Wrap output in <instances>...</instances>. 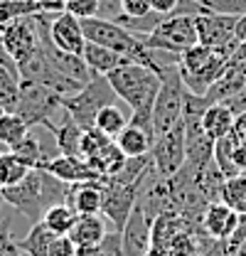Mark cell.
I'll list each match as a JSON object with an SVG mask.
<instances>
[{"label": "cell", "mask_w": 246, "mask_h": 256, "mask_svg": "<svg viewBox=\"0 0 246 256\" xmlns=\"http://www.w3.org/2000/svg\"><path fill=\"white\" fill-rule=\"evenodd\" d=\"M76 212L66 204V202H60V204H52L47 212H44V217H42V222L47 224V229L50 232H54V234H69L72 232V226L76 222Z\"/></svg>", "instance_id": "26"}, {"label": "cell", "mask_w": 246, "mask_h": 256, "mask_svg": "<svg viewBox=\"0 0 246 256\" xmlns=\"http://www.w3.org/2000/svg\"><path fill=\"white\" fill-rule=\"evenodd\" d=\"M98 8H101V0H66L64 12H69V15L79 18V20H86V18L98 15Z\"/></svg>", "instance_id": "34"}, {"label": "cell", "mask_w": 246, "mask_h": 256, "mask_svg": "<svg viewBox=\"0 0 246 256\" xmlns=\"http://www.w3.org/2000/svg\"><path fill=\"white\" fill-rule=\"evenodd\" d=\"M114 138H108L106 133H101L96 126L92 128H84V133H82V158H94L98 150H104L108 143H111Z\"/></svg>", "instance_id": "32"}, {"label": "cell", "mask_w": 246, "mask_h": 256, "mask_svg": "<svg viewBox=\"0 0 246 256\" xmlns=\"http://www.w3.org/2000/svg\"><path fill=\"white\" fill-rule=\"evenodd\" d=\"M40 5L42 12H50V15H60L66 10V0H34Z\"/></svg>", "instance_id": "40"}, {"label": "cell", "mask_w": 246, "mask_h": 256, "mask_svg": "<svg viewBox=\"0 0 246 256\" xmlns=\"http://www.w3.org/2000/svg\"><path fill=\"white\" fill-rule=\"evenodd\" d=\"M222 202H226L234 212L246 214V172H239L234 178H226L222 185Z\"/></svg>", "instance_id": "24"}, {"label": "cell", "mask_w": 246, "mask_h": 256, "mask_svg": "<svg viewBox=\"0 0 246 256\" xmlns=\"http://www.w3.org/2000/svg\"><path fill=\"white\" fill-rule=\"evenodd\" d=\"M126 160H128L126 153L116 146V140H111L104 150H98L94 158H89V165L96 170V175H98L101 180H106V178H114V175L121 172V168L126 165Z\"/></svg>", "instance_id": "20"}, {"label": "cell", "mask_w": 246, "mask_h": 256, "mask_svg": "<svg viewBox=\"0 0 246 256\" xmlns=\"http://www.w3.org/2000/svg\"><path fill=\"white\" fill-rule=\"evenodd\" d=\"M150 160H153L155 172L162 180H170L180 172L184 162H187V148H184V124H175L170 130L160 133L153 140L150 148Z\"/></svg>", "instance_id": "9"}, {"label": "cell", "mask_w": 246, "mask_h": 256, "mask_svg": "<svg viewBox=\"0 0 246 256\" xmlns=\"http://www.w3.org/2000/svg\"><path fill=\"white\" fill-rule=\"evenodd\" d=\"M40 168H44L47 172H52L57 180L66 185H82V182H101V178L96 175L86 158H74V156H57V158H44L40 162Z\"/></svg>", "instance_id": "11"}, {"label": "cell", "mask_w": 246, "mask_h": 256, "mask_svg": "<svg viewBox=\"0 0 246 256\" xmlns=\"http://www.w3.org/2000/svg\"><path fill=\"white\" fill-rule=\"evenodd\" d=\"M108 234V224H106V217L98 212V214H79L76 222L69 232V239L79 246H92V244H98L104 236Z\"/></svg>", "instance_id": "16"}, {"label": "cell", "mask_w": 246, "mask_h": 256, "mask_svg": "<svg viewBox=\"0 0 246 256\" xmlns=\"http://www.w3.org/2000/svg\"><path fill=\"white\" fill-rule=\"evenodd\" d=\"M234 150H232V162H234V168H236V172H246V140L244 138H239L236 133H234Z\"/></svg>", "instance_id": "38"}, {"label": "cell", "mask_w": 246, "mask_h": 256, "mask_svg": "<svg viewBox=\"0 0 246 256\" xmlns=\"http://www.w3.org/2000/svg\"><path fill=\"white\" fill-rule=\"evenodd\" d=\"M114 98H118V96L114 92V86L108 84V79L101 76V74H94L89 84H84L74 96H64L62 104H64L69 118H72L76 126L92 128L96 114H98L104 106L114 104Z\"/></svg>", "instance_id": "5"}, {"label": "cell", "mask_w": 246, "mask_h": 256, "mask_svg": "<svg viewBox=\"0 0 246 256\" xmlns=\"http://www.w3.org/2000/svg\"><path fill=\"white\" fill-rule=\"evenodd\" d=\"M226 66H229V60L224 54H219L216 50L204 47L200 42L184 50L182 54H178V69H180L184 89L197 96L207 94V89L224 74Z\"/></svg>", "instance_id": "3"}, {"label": "cell", "mask_w": 246, "mask_h": 256, "mask_svg": "<svg viewBox=\"0 0 246 256\" xmlns=\"http://www.w3.org/2000/svg\"><path fill=\"white\" fill-rule=\"evenodd\" d=\"M197 256H232L226 242H216V239H207L202 246H200V254Z\"/></svg>", "instance_id": "39"}, {"label": "cell", "mask_w": 246, "mask_h": 256, "mask_svg": "<svg viewBox=\"0 0 246 256\" xmlns=\"http://www.w3.org/2000/svg\"><path fill=\"white\" fill-rule=\"evenodd\" d=\"M50 42L62 50V52H69V54H84V47H86V37L82 30V20L69 15V12H60L52 18V25H50Z\"/></svg>", "instance_id": "12"}, {"label": "cell", "mask_w": 246, "mask_h": 256, "mask_svg": "<svg viewBox=\"0 0 246 256\" xmlns=\"http://www.w3.org/2000/svg\"><path fill=\"white\" fill-rule=\"evenodd\" d=\"M76 256H123V236L121 232H108L98 244L79 246Z\"/></svg>", "instance_id": "30"}, {"label": "cell", "mask_w": 246, "mask_h": 256, "mask_svg": "<svg viewBox=\"0 0 246 256\" xmlns=\"http://www.w3.org/2000/svg\"><path fill=\"white\" fill-rule=\"evenodd\" d=\"M236 20H239V15H229V12H200V15H194L200 44L212 47L219 54H224L226 60H232V54L239 47Z\"/></svg>", "instance_id": "7"}, {"label": "cell", "mask_w": 246, "mask_h": 256, "mask_svg": "<svg viewBox=\"0 0 246 256\" xmlns=\"http://www.w3.org/2000/svg\"><path fill=\"white\" fill-rule=\"evenodd\" d=\"M234 121H236V116L226 104H210L202 114V128L212 140L229 136L234 130Z\"/></svg>", "instance_id": "17"}, {"label": "cell", "mask_w": 246, "mask_h": 256, "mask_svg": "<svg viewBox=\"0 0 246 256\" xmlns=\"http://www.w3.org/2000/svg\"><path fill=\"white\" fill-rule=\"evenodd\" d=\"M232 256H246V239L234 249V252H232Z\"/></svg>", "instance_id": "44"}, {"label": "cell", "mask_w": 246, "mask_h": 256, "mask_svg": "<svg viewBox=\"0 0 246 256\" xmlns=\"http://www.w3.org/2000/svg\"><path fill=\"white\" fill-rule=\"evenodd\" d=\"M94 126L98 128L101 133H106L108 138H116L123 128L128 126V118H126V114H123L116 104H108V106H104V108L96 114Z\"/></svg>", "instance_id": "27"}, {"label": "cell", "mask_w": 246, "mask_h": 256, "mask_svg": "<svg viewBox=\"0 0 246 256\" xmlns=\"http://www.w3.org/2000/svg\"><path fill=\"white\" fill-rule=\"evenodd\" d=\"M66 192H69V185L57 180L52 172H47L44 168H30V172L18 185L2 188L0 194L5 204L15 207L22 217H28L34 224L44 217V212L52 204L66 202Z\"/></svg>", "instance_id": "1"}, {"label": "cell", "mask_w": 246, "mask_h": 256, "mask_svg": "<svg viewBox=\"0 0 246 256\" xmlns=\"http://www.w3.org/2000/svg\"><path fill=\"white\" fill-rule=\"evenodd\" d=\"M226 106L234 111V116H242V114H246V86L239 92V94H234L229 101H226Z\"/></svg>", "instance_id": "42"}, {"label": "cell", "mask_w": 246, "mask_h": 256, "mask_svg": "<svg viewBox=\"0 0 246 256\" xmlns=\"http://www.w3.org/2000/svg\"><path fill=\"white\" fill-rule=\"evenodd\" d=\"M15 158H20L28 168H40V162L44 160V156H42V146H40V140H37V136L34 133H28L22 140H18L12 148H8Z\"/></svg>", "instance_id": "29"}, {"label": "cell", "mask_w": 246, "mask_h": 256, "mask_svg": "<svg viewBox=\"0 0 246 256\" xmlns=\"http://www.w3.org/2000/svg\"><path fill=\"white\" fill-rule=\"evenodd\" d=\"M54 236H60V234L50 232L47 224L40 220V222L32 224V229L28 232V236H22L18 244H20V249H22L28 256H47L50 254L52 242H54Z\"/></svg>", "instance_id": "21"}, {"label": "cell", "mask_w": 246, "mask_h": 256, "mask_svg": "<svg viewBox=\"0 0 246 256\" xmlns=\"http://www.w3.org/2000/svg\"><path fill=\"white\" fill-rule=\"evenodd\" d=\"M82 133H84V128H79L72 118H66V121L54 130L60 156H74V158H82Z\"/></svg>", "instance_id": "23"}, {"label": "cell", "mask_w": 246, "mask_h": 256, "mask_svg": "<svg viewBox=\"0 0 246 256\" xmlns=\"http://www.w3.org/2000/svg\"><path fill=\"white\" fill-rule=\"evenodd\" d=\"M66 204L76 214H98L104 204V188L101 182H82V185H69L66 192Z\"/></svg>", "instance_id": "15"}, {"label": "cell", "mask_w": 246, "mask_h": 256, "mask_svg": "<svg viewBox=\"0 0 246 256\" xmlns=\"http://www.w3.org/2000/svg\"><path fill=\"white\" fill-rule=\"evenodd\" d=\"M153 136L146 133L143 128L133 126L128 121V126L123 128L121 133L116 136V146L126 153V158H140V156H150V148H153Z\"/></svg>", "instance_id": "18"}, {"label": "cell", "mask_w": 246, "mask_h": 256, "mask_svg": "<svg viewBox=\"0 0 246 256\" xmlns=\"http://www.w3.org/2000/svg\"><path fill=\"white\" fill-rule=\"evenodd\" d=\"M106 79L114 86L116 96L123 104H128L130 114L153 116V104L158 89H160V66L143 62H126L116 66Z\"/></svg>", "instance_id": "2"}, {"label": "cell", "mask_w": 246, "mask_h": 256, "mask_svg": "<svg viewBox=\"0 0 246 256\" xmlns=\"http://www.w3.org/2000/svg\"><path fill=\"white\" fill-rule=\"evenodd\" d=\"M0 66H8V69H15V72H18V64L12 62V57L8 54V50H5V44H2V37H0Z\"/></svg>", "instance_id": "43"}, {"label": "cell", "mask_w": 246, "mask_h": 256, "mask_svg": "<svg viewBox=\"0 0 246 256\" xmlns=\"http://www.w3.org/2000/svg\"><path fill=\"white\" fill-rule=\"evenodd\" d=\"M242 220L239 212H234L226 202L216 200V202H210L204 214H202V232L210 236V239H216V242H226L232 236V232L236 229V224Z\"/></svg>", "instance_id": "13"}, {"label": "cell", "mask_w": 246, "mask_h": 256, "mask_svg": "<svg viewBox=\"0 0 246 256\" xmlns=\"http://www.w3.org/2000/svg\"><path fill=\"white\" fill-rule=\"evenodd\" d=\"M28 172H30V168L20 158H15L10 150H2L0 153V190L2 188H10V185H18Z\"/></svg>", "instance_id": "28"}, {"label": "cell", "mask_w": 246, "mask_h": 256, "mask_svg": "<svg viewBox=\"0 0 246 256\" xmlns=\"http://www.w3.org/2000/svg\"><path fill=\"white\" fill-rule=\"evenodd\" d=\"M2 204H5V200H2V194H0V207H2Z\"/></svg>", "instance_id": "45"}, {"label": "cell", "mask_w": 246, "mask_h": 256, "mask_svg": "<svg viewBox=\"0 0 246 256\" xmlns=\"http://www.w3.org/2000/svg\"><path fill=\"white\" fill-rule=\"evenodd\" d=\"M20 84H22V79L15 69L0 66V108L5 114L15 111L18 98H20Z\"/></svg>", "instance_id": "25"}, {"label": "cell", "mask_w": 246, "mask_h": 256, "mask_svg": "<svg viewBox=\"0 0 246 256\" xmlns=\"http://www.w3.org/2000/svg\"><path fill=\"white\" fill-rule=\"evenodd\" d=\"M47 256H76V244L69 239V234L54 236V242H52Z\"/></svg>", "instance_id": "37"}, {"label": "cell", "mask_w": 246, "mask_h": 256, "mask_svg": "<svg viewBox=\"0 0 246 256\" xmlns=\"http://www.w3.org/2000/svg\"><path fill=\"white\" fill-rule=\"evenodd\" d=\"M101 2H111V0H101Z\"/></svg>", "instance_id": "47"}, {"label": "cell", "mask_w": 246, "mask_h": 256, "mask_svg": "<svg viewBox=\"0 0 246 256\" xmlns=\"http://www.w3.org/2000/svg\"><path fill=\"white\" fill-rule=\"evenodd\" d=\"M34 12H42L34 0H0V25L12 22L15 18L34 15Z\"/></svg>", "instance_id": "31"}, {"label": "cell", "mask_w": 246, "mask_h": 256, "mask_svg": "<svg viewBox=\"0 0 246 256\" xmlns=\"http://www.w3.org/2000/svg\"><path fill=\"white\" fill-rule=\"evenodd\" d=\"M0 37H2V44H5L8 54L12 57L15 64L30 60L32 54L42 47L40 12L25 15V18H15L12 22L0 25Z\"/></svg>", "instance_id": "8"}, {"label": "cell", "mask_w": 246, "mask_h": 256, "mask_svg": "<svg viewBox=\"0 0 246 256\" xmlns=\"http://www.w3.org/2000/svg\"><path fill=\"white\" fill-rule=\"evenodd\" d=\"M204 12H229L242 15L246 12V0H194Z\"/></svg>", "instance_id": "33"}, {"label": "cell", "mask_w": 246, "mask_h": 256, "mask_svg": "<svg viewBox=\"0 0 246 256\" xmlns=\"http://www.w3.org/2000/svg\"><path fill=\"white\" fill-rule=\"evenodd\" d=\"M62 98L64 96L52 92L50 86H42V84H34V82H22L15 114L22 116L30 124V128L44 126L47 130L54 133L62 126V121H57V116H69Z\"/></svg>", "instance_id": "4"}, {"label": "cell", "mask_w": 246, "mask_h": 256, "mask_svg": "<svg viewBox=\"0 0 246 256\" xmlns=\"http://www.w3.org/2000/svg\"><path fill=\"white\" fill-rule=\"evenodd\" d=\"M22 254L25 252L20 249V244L12 242V236H10V226L2 224L0 226V256H22Z\"/></svg>", "instance_id": "36"}, {"label": "cell", "mask_w": 246, "mask_h": 256, "mask_svg": "<svg viewBox=\"0 0 246 256\" xmlns=\"http://www.w3.org/2000/svg\"><path fill=\"white\" fill-rule=\"evenodd\" d=\"M246 86V72H244V64H236V62H229V66L224 69V74L216 79L214 84L207 89L204 98L210 104H226L234 94H239L242 89Z\"/></svg>", "instance_id": "14"}, {"label": "cell", "mask_w": 246, "mask_h": 256, "mask_svg": "<svg viewBox=\"0 0 246 256\" xmlns=\"http://www.w3.org/2000/svg\"><path fill=\"white\" fill-rule=\"evenodd\" d=\"M30 130H32L30 124H28L22 116H18L15 111H8V114L0 116V146H2V148H12V146H15L18 140H22Z\"/></svg>", "instance_id": "22"}, {"label": "cell", "mask_w": 246, "mask_h": 256, "mask_svg": "<svg viewBox=\"0 0 246 256\" xmlns=\"http://www.w3.org/2000/svg\"><path fill=\"white\" fill-rule=\"evenodd\" d=\"M2 114H5V111H2V108H0V116H2Z\"/></svg>", "instance_id": "46"}, {"label": "cell", "mask_w": 246, "mask_h": 256, "mask_svg": "<svg viewBox=\"0 0 246 256\" xmlns=\"http://www.w3.org/2000/svg\"><path fill=\"white\" fill-rule=\"evenodd\" d=\"M244 72H246V62H244Z\"/></svg>", "instance_id": "48"}, {"label": "cell", "mask_w": 246, "mask_h": 256, "mask_svg": "<svg viewBox=\"0 0 246 256\" xmlns=\"http://www.w3.org/2000/svg\"><path fill=\"white\" fill-rule=\"evenodd\" d=\"M143 42L148 50L182 54L184 50H190L200 42L194 18L192 15H168L150 34H143Z\"/></svg>", "instance_id": "6"}, {"label": "cell", "mask_w": 246, "mask_h": 256, "mask_svg": "<svg viewBox=\"0 0 246 256\" xmlns=\"http://www.w3.org/2000/svg\"><path fill=\"white\" fill-rule=\"evenodd\" d=\"M153 5V12H160V15H175L180 0H150Z\"/></svg>", "instance_id": "41"}, {"label": "cell", "mask_w": 246, "mask_h": 256, "mask_svg": "<svg viewBox=\"0 0 246 256\" xmlns=\"http://www.w3.org/2000/svg\"><path fill=\"white\" fill-rule=\"evenodd\" d=\"M143 182H146V180H143ZM143 182H140V185H143ZM140 185H126V182H116V180H111V178L101 180V188H104L101 214L114 224V232H123V226H126L130 212H133V207H136Z\"/></svg>", "instance_id": "10"}, {"label": "cell", "mask_w": 246, "mask_h": 256, "mask_svg": "<svg viewBox=\"0 0 246 256\" xmlns=\"http://www.w3.org/2000/svg\"><path fill=\"white\" fill-rule=\"evenodd\" d=\"M82 57L86 60V64H89V69H92L94 74H101V76H108L116 66L128 62L118 52H114L108 47H101V44H94V42H86Z\"/></svg>", "instance_id": "19"}, {"label": "cell", "mask_w": 246, "mask_h": 256, "mask_svg": "<svg viewBox=\"0 0 246 256\" xmlns=\"http://www.w3.org/2000/svg\"><path fill=\"white\" fill-rule=\"evenodd\" d=\"M118 5H121V12L128 18H146L153 12L150 0H118Z\"/></svg>", "instance_id": "35"}]
</instances>
